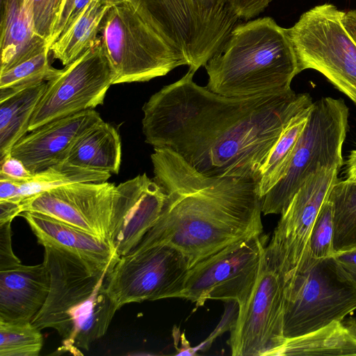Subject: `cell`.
<instances>
[{"label": "cell", "instance_id": "1", "mask_svg": "<svg viewBox=\"0 0 356 356\" xmlns=\"http://www.w3.org/2000/svg\"><path fill=\"white\" fill-rule=\"evenodd\" d=\"M194 74L188 70L145 103V142L173 150L203 175L258 183L284 128L312 104V98L292 89L245 97L222 96L195 83Z\"/></svg>", "mask_w": 356, "mask_h": 356}, {"label": "cell", "instance_id": "2", "mask_svg": "<svg viewBox=\"0 0 356 356\" xmlns=\"http://www.w3.org/2000/svg\"><path fill=\"white\" fill-rule=\"evenodd\" d=\"M151 161L153 179L165 192V202L132 252L170 244L192 267L232 243L262 234L261 198L255 180L203 175L169 148L154 147Z\"/></svg>", "mask_w": 356, "mask_h": 356}, {"label": "cell", "instance_id": "3", "mask_svg": "<svg viewBox=\"0 0 356 356\" xmlns=\"http://www.w3.org/2000/svg\"><path fill=\"white\" fill-rule=\"evenodd\" d=\"M50 289L31 323L52 328L61 338L56 355H83L107 332L118 311L107 291V277L115 262L99 265L63 249L44 246Z\"/></svg>", "mask_w": 356, "mask_h": 356}, {"label": "cell", "instance_id": "4", "mask_svg": "<svg viewBox=\"0 0 356 356\" xmlns=\"http://www.w3.org/2000/svg\"><path fill=\"white\" fill-rule=\"evenodd\" d=\"M204 67L206 87L231 97L289 90L300 73L287 29L270 17L238 24Z\"/></svg>", "mask_w": 356, "mask_h": 356}, {"label": "cell", "instance_id": "5", "mask_svg": "<svg viewBox=\"0 0 356 356\" xmlns=\"http://www.w3.org/2000/svg\"><path fill=\"white\" fill-rule=\"evenodd\" d=\"M99 33L115 73L113 85L148 81L187 65L139 0H125L110 7Z\"/></svg>", "mask_w": 356, "mask_h": 356}, {"label": "cell", "instance_id": "6", "mask_svg": "<svg viewBox=\"0 0 356 356\" xmlns=\"http://www.w3.org/2000/svg\"><path fill=\"white\" fill-rule=\"evenodd\" d=\"M356 309V283L334 257L309 259L285 282L283 332L298 337L335 321Z\"/></svg>", "mask_w": 356, "mask_h": 356}, {"label": "cell", "instance_id": "7", "mask_svg": "<svg viewBox=\"0 0 356 356\" xmlns=\"http://www.w3.org/2000/svg\"><path fill=\"white\" fill-rule=\"evenodd\" d=\"M348 114L342 99L322 97L313 102L285 175L261 198L264 215L281 214L305 179L319 168L341 169Z\"/></svg>", "mask_w": 356, "mask_h": 356}, {"label": "cell", "instance_id": "8", "mask_svg": "<svg viewBox=\"0 0 356 356\" xmlns=\"http://www.w3.org/2000/svg\"><path fill=\"white\" fill-rule=\"evenodd\" d=\"M343 13L330 3L316 6L287 32L300 72L316 70L356 105V42L342 23Z\"/></svg>", "mask_w": 356, "mask_h": 356}, {"label": "cell", "instance_id": "9", "mask_svg": "<svg viewBox=\"0 0 356 356\" xmlns=\"http://www.w3.org/2000/svg\"><path fill=\"white\" fill-rule=\"evenodd\" d=\"M191 266L168 243L120 256L107 277V291L117 310L131 302L180 298Z\"/></svg>", "mask_w": 356, "mask_h": 356}, {"label": "cell", "instance_id": "10", "mask_svg": "<svg viewBox=\"0 0 356 356\" xmlns=\"http://www.w3.org/2000/svg\"><path fill=\"white\" fill-rule=\"evenodd\" d=\"M266 239L261 234L240 240L195 264L180 298L197 307L207 300L233 301L241 312L259 274Z\"/></svg>", "mask_w": 356, "mask_h": 356}, {"label": "cell", "instance_id": "11", "mask_svg": "<svg viewBox=\"0 0 356 356\" xmlns=\"http://www.w3.org/2000/svg\"><path fill=\"white\" fill-rule=\"evenodd\" d=\"M115 77L99 36L92 47L47 81L31 118L29 131L52 120L102 104Z\"/></svg>", "mask_w": 356, "mask_h": 356}, {"label": "cell", "instance_id": "12", "mask_svg": "<svg viewBox=\"0 0 356 356\" xmlns=\"http://www.w3.org/2000/svg\"><path fill=\"white\" fill-rule=\"evenodd\" d=\"M284 278L265 246L257 279L227 343L234 356H270L284 336Z\"/></svg>", "mask_w": 356, "mask_h": 356}, {"label": "cell", "instance_id": "13", "mask_svg": "<svg viewBox=\"0 0 356 356\" xmlns=\"http://www.w3.org/2000/svg\"><path fill=\"white\" fill-rule=\"evenodd\" d=\"M340 170L321 167L312 173L281 213L266 248L286 282L305 258L312 229L338 180Z\"/></svg>", "mask_w": 356, "mask_h": 356}, {"label": "cell", "instance_id": "14", "mask_svg": "<svg viewBox=\"0 0 356 356\" xmlns=\"http://www.w3.org/2000/svg\"><path fill=\"white\" fill-rule=\"evenodd\" d=\"M115 188L108 181L62 186L22 200V213L49 216L110 243Z\"/></svg>", "mask_w": 356, "mask_h": 356}, {"label": "cell", "instance_id": "15", "mask_svg": "<svg viewBox=\"0 0 356 356\" xmlns=\"http://www.w3.org/2000/svg\"><path fill=\"white\" fill-rule=\"evenodd\" d=\"M165 198L145 173L115 186L110 243L120 257L131 253L153 227Z\"/></svg>", "mask_w": 356, "mask_h": 356}, {"label": "cell", "instance_id": "16", "mask_svg": "<svg viewBox=\"0 0 356 356\" xmlns=\"http://www.w3.org/2000/svg\"><path fill=\"white\" fill-rule=\"evenodd\" d=\"M170 44L195 72L219 49L209 34L194 0H139Z\"/></svg>", "mask_w": 356, "mask_h": 356}, {"label": "cell", "instance_id": "17", "mask_svg": "<svg viewBox=\"0 0 356 356\" xmlns=\"http://www.w3.org/2000/svg\"><path fill=\"white\" fill-rule=\"evenodd\" d=\"M103 120L95 109L86 110L49 122L29 131L11 149L31 172L43 170L66 161L76 140Z\"/></svg>", "mask_w": 356, "mask_h": 356}, {"label": "cell", "instance_id": "18", "mask_svg": "<svg viewBox=\"0 0 356 356\" xmlns=\"http://www.w3.org/2000/svg\"><path fill=\"white\" fill-rule=\"evenodd\" d=\"M50 275L44 262L0 270V321L31 322L44 305Z\"/></svg>", "mask_w": 356, "mask_h": 356}, {"label": "cell", "instance_id": "19", "mask_svg": "<svg viewBox=\"0 0 356 356\" xmlns=\"http://www.w3.org/2000/svg\"><path fill=\"white\" fill-rule=\"evenodd\" d=\"M23 217L38 243L65 250L88 261L107 265L119 258L109 242L49 216L23 211Z\"/></svg>", "mask_w": 356, "mask_h": 356}, {"label": "cell", "instance_id": "20", "mask_svg": "<svg viewBox=\"0 0 356 356\" xmlns=\"http://www.w3.org/2000/svg\"><path fill=\"white\" fill-rule=\"evenodd\" d=\"M1 10L2 73L49 47L35 31L24 0H1Z\"/></svg>", "mask_w": 356, "mask_h": 356}, {"label": "cell", "instance_id": "21", "mask_svg": "<svg viewBox=\"0 0 356 356\" xmlns=\"http://www.w3.org/2000/svg\"><path fill=\"white\" fill-rule=\"evenodd\" d=\"M47 81L10 89H0V160L29 131L33 112Z\"/></svg>", "mask_w": 356, "mask_h": 356}, {"label": "cell", "instance_id": "22", "mask_svg": "<svg viewBox=\"0 0 356 356\" xmlns=\"http://www.w3.org/2000/svg\"><path fill=\"white\" fill-rule=\"evenodd\" d=\"M122 161V142L115 127L102 120L74 143L66 161L82 168L118 174Z\"/></svg>", "mask_w": 356, "mask_h": 356}, {"label": "cell", "instance_id": "23", "mask_svg": "<svg viewBox=\"0 0 356 356\" xmlns=\"http://www.w3.org/2000/svg\"><path fill=\"white\" fill-rule=\"evenodd\" d=\"M109 6L92 0L49 47L53 57L66 66L97 41L102 22Z\"/></svg>", "mask_w": 356, "mask_h": 356}, {"label": "cell", "instance_id": "24", "mask_svg": "<svg viewBox=\"0 0 356 356\" xmlns=\"http://www.w3.org/2000/svg\"><path fill=\"white\" fill-rule=\"evenodd\" d=\"M274 355H356V337L342 321L286 340Z\"/></svg>", "mask_w": 356, "mask_h": 356}, {"label": "cell", "instance_id": "25", "mask_svg": "<svg viewBox=\"0 0 356 356\" xmlns=\"http://www.w3.org/2000/svg\"><path fill=\"white\" fill-rule=\"evenodd\" d=\"M312 105L291 119L275 145L258 181V191L261 198L285 175L295 146L308 121Z\"/></svg>", "mask_w": 356, "mask_h": 356}, {"label": "cell", "instance_id": "26", "mask_svg": "<svg viewBox=\"0 0 356 356\" xmlns=\"http://www.w3.org/2000/svg\"><path fill=\"white\" fill-rule=\"evenodd\" d=\"M328 200L332 208L334 253L356 248V181L338 179Z\"/></svg>", "mask_w": 356, "mask_h": 356}, {"label": "cell", "instance_id": "27", "mask_svg": "<svg viewBox=\"0 0 356 356\" xmlns=\"http://www.w3.org/2000/svg\"><path fill=\"white\" fill-rule=\"evenodd\" d=\"M111 175L108 172L82 168L65 161L33 173L24 182H19V195L22 201L65 185L107 181Z\"/></svg>", "mask_w": 356, "mask_h": 356}, {"label": "cell", "instance_id": "28", "mask_svg": "<svg viewBox=\"0 0 356 356\" xmlns=\"http://www.w3.org/2000/svg\"><path fill=\"white\" fill-rule=\"evenodd\" d=\"M43 343L31 322L0 321V356H38Z\"/></svg>", "mask_w": 356, "mask_h": 356}, {"label": "cell", "instance_id": "29", "mask_svg": "<svg viewBox=\"0 0 356 356\" xmlns=\"http://www.w3.org/2000/svg\"><path fill=\"white\" fill-rule=\"evenodd\" d=\"M49 48L8 70L0 73V89L17 88L31 86L41 81H48L60 70L49 63Z\"/></svg>", "mask_w": 356, "mask_h": 356}, {"label": "cell", "instance_id": "30", "mask_svg": "<svg viewBox=\"0 0 356 356\" xmlns=\"http://www.w3.org/2000/svg\"><path fill=\"white\" fill-rule=\"evenodd\" d=\"M334 254L332 208L327 199L316 218L309 238L306 256L301 264L309 259H321Z\"/></svg>", "mask_w": 356, "mask_h": 356}, {"label": "cell", "instance_id": "31", "mask_svg": "<svg viewBox=\"0 0 356 356\" xmlns=\"http://www.w3.org/2000/svg\"><path fill=\"white\" fill-rule=\"evenodd\" d=\"M63 0H24V5L36 33L50 47Z\"/></svg>", "mask_w": 356, "mask_h": 356}, {"label": "cell", "instance_id": "32", "mask_svg": "<svg viewBox=\"0 0 356 356\" xmlns=\"http://www.w3.org/2000/svg\"><path fill=\"white\" fill-rule=\"evenodd\" d=\"M92 0H70L60 10L58 20L51 39V44L65 31L78 17L84 8ZM102 3L113 6L125 0H99Z\"/></svg>", "mask_w": 356, "mask_h": 356}, {"label": "cell", "instance_id": "33", "mask_svg": "<svg viewBox=\"0 0 356 356\" xmlns=\"http://www.w3.org/2000/svg\"><path fill=\"white\" fill-rule=\"evenodd\" d=\"M273 0H227L234 15L241 20H250L263 13Z\"/></svg>", "mask_w": 356, "mask_h": 356}, {"label": "cell", "instance_id": "34", "mask_svg": "<svg viewBox=\"0 0 356 356\" xmlns=\"http://www.w3.org/2000/svg\"><path fill=\"white\" fill-rule=\"evenodd\" d=\"M11 222L0 224V270L22 264L13 251Z\"/></svg>", "mask_w": 356, "mask_h": 356}, {"label": "cell", "instance_id": "35", "mask_svg": "<svg viewBox=\"0 0 356 356\" xmlns=\"http://www.w3.org/2000/svg\"><path fill=\"white\" fill-rule=\"evenodd\" d=\"M0 161V177L24 182L33 175L19 159L13 156L10 153Z\"/></svg>", "mask_w": 356, "mask_h": 356}, {"label": "cell", "instance_id": "36", "mask_svg": "<svg viewBox=\"0 0 356 356\" xmlns=\"http://www.w3.org/2000/svg\"><path fill=\"white\" fill-rule=\"evenodd\" d=\"M333 257L356 283V248L334 253Z\"/></svg>", "mask_w": 356, "mask_h": 356}, {"label": "cell", "instance_id": "37", "mask_svg": "<svg viewBox=\"0 0 356 356\" xmlns=\"http://www.w3.org/2000/svg\"><path fill=\"white\" fill-rule=\"evenodd\" d=\"M19 182L0 177V201L21 202L19 195Z\"/></svg>", "mask_w": 356, "mask_h": 356}, {"label": "cell", "instance_id": "38", "mask_svg": "<svg viewBox=\"0 0 356 356\" xmlns=\"http://www.w3.org/2000/svg\"><path fill=\"white\" fill-rule=\"evenodd\" d=\"M22 213L19 202L12 201H0V224L13 220Z\"/></svg>", "mask_w": 356, "mask_h": 356}, {"label": "cell", "instance_id": "39", "mask_svg": "<svg viewBox=\"0 0 356 356\" xmlns=\"http://www.w3.org/2000/svg\"><path fill=\"white\" fill-rule=\"evenodd\" d=\"M341 21L346 29L356 42V10L343 11Z\"/></svg>", "mask_w": 356, "mask_h": 356}, {"label": "cell", "instance_id": "40", "mask_svg": "<svg viewBox=\"0 0 356 356\" xmlns=\"http://www.w3.org/2000/svg\"><path fill=\"white\" fill-rule=\"evenodd\" d=\"M346 175L350 178L356 175V149L352 150L346 161Z\"/></svg>", "mask_w": 356, "mask_h": 356}, {"label": "cell", "instance_id": "41", "mask_svg": "<svg viewBox=\"0 0 356 356\" xmlns=\"http://www.w3.org/2000/svg\"><path fill=\"white\" fill-rule=\"evenodd\" d=\"M342 322L350 332L356 337V318H350Z\"/></svg>", "mask_w": 356, "mask_h": 356}, {"label": "cell", "instance_id": "42", "mask_svg": "<svg viewBox=\"0 0 356 356\" xmlns=\"http://www.w3.org/2000/svg\"><path fill=\"white\" fill-rule=\"evenodd\" d=\"M347 179H349L350 180H353V181H356V175L350 177V178H347Z\"/></svg>", "mask_w": 356, "mask_h": 356}]
</instances>
